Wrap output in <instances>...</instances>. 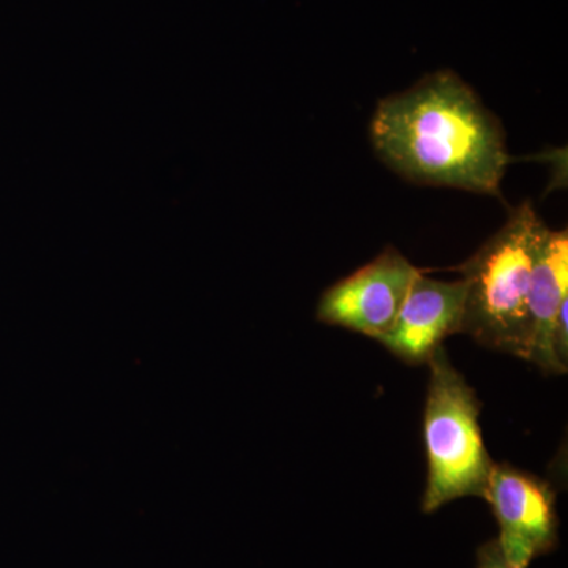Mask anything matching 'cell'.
<instances>
[{"mask_svg":"<svg viewBox=\"0 0 568 568\" xmlns=\"http://www.w3.org/2000/svg\"><path fill=\"white\" fill-rule=\"evenodd\" d=\"M568 304V234L567 230L551 231L540 223L534 245L530 275L529 362L548 375H564L566 366L556 353V325Z\"/></svg>","mask_w":568,"mask_h":568,"instance_id":"52a82bcc","label":"cell"},{"mask_svg":"<svg viewBox=\"0 0 568 568\" xmlns=\"http://www.w3.org/2000/svg\"><path fill=\"white\" fill-rule=\"evenodd\" d=\"M372 142L403 178L500 196L510 155L495 115L454 71L422 78L377 104Z\"/></svg>","mask_w":568,"mask_h":568,"instance_id":"6da1fadb","label":"cell"},{"mask_svg":"<svg viewBox=\"0 0 568 568\" xmlns=\"http://www.w3.org/2000/svg\"><path fill=\"white\" fill-rule=\"evenodd\" d=\"M418 272L398 250H384L375 261L325 291L317 320L381 343L394 328Z\"/></svg>","mask_w":568,"mask_h":568,"instance_id":"277c9868","label":"cell"},{"mask_svg":"<svg viewBox=\"0 0 568 568\" xmlns=\"http://www.w3.org/2000/svg\"><path fill=\"white\" fill-rule=\"evenodd\" d=\"M477 568H514L504 558L497 540H489L477 551Z\"/></svg>","mask_w":568,"mask_h":568,"instance_id":"ba28073f","label":"cell"},{"mask_svg":"<svg viewBox=\"0 0 568 568\" xmlns=\"http://www.w3.org/2000/svg\"><path fill=\"white\" fill-rule=\"evenodd\" d=\"M466 284L440 282L418 272L390 334L381 342L407 365H428L444 339L462 334Z\"/></svg>","mask_w":568,"mask_h":568,"instance_id":"8992f818","label":"cell"},{"mask_svg":"<svg viewBox=\"0 0 568 568\" xmlns=\"http://www.w3.org/2000/svg\"><path fill=\"white\" fill-rule=\"evenodd\" d=\"M541 220L523 203L489 241L459 265L466 284L462 334L529 362V291Z\"/></svg>","mask_w":568,"mask_h":568,"instance_id":"7a4b0ae2","label":"cell"},{"mask_svg":"<svg viewBox=\"0 0 568 568\" xmlns=\"http://www.w3.org/2000/svg\"><path fill=\"white\" fill-rule=\"evenodd\" d=\"M484 499L499 526L504 558L514 568H529L534 559L558 547L556 495L544 478L510 465H495Z\"/></svg>","mask_w":568,"mask_h":568,"instance_id":"5b68a950","label":"cell"},{"mask_svg":"<svg viewBox=\"0 0 568 568\" xmlns=\"http://www.w3.org/2000/svg\"><path fill=\"white\" fill-rule=\"evenodd\" d=\"M424 439L428 481L422 510L433 514L463 497H484L495 462L481 435L476 390L439 347L428 362Z\"/></svg>","mask_w":568,"mask_h":568,"instance_id":"3957f363","label":"cell"}]
</instances>
